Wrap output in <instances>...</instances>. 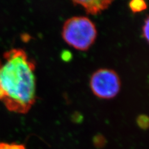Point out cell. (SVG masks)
<instances>
[{"label":"cell","mask_w":149,"mask_h":149,"mask_svg":"<svg viewBox=\"0 0 149 149\" xmlns=\"http://www.w3.org/2000/svg\"><path fill=\"white\" fill-rule=\"evenodd\" d=\"M0 149H10V144L5 142H0Z\"/></svg>","instance_id":"11"},{"label":"cell","mask_w":149,"mask_h":149,"mask_svg":"<svg viewBox=\"0 0 149 149\" xmlns=\"http://www.w3.org/2000/svg\"><path fill=\"white\" fill-rule=\"evenodd\" d=\"M72 57V54L69 52V51L67 50H64L62 54V58L65 61H69L70 60Z\"/></svg>","instance_id":"9"},{"label":"cell","mask_w":149,"mask_h":149,"mask_svg":"<svg viewBox=\"0 0 149 149\" xmlns=\"http://www.w3.org/2000/svg\"><path fill=\"white\" fill-rule=\"evenodd\" d=\"M36 64L21 49L6 51L0 58V101L13 113L26 114L34 104Z\"/></svg>","instance_id":"1"},{"label":"cell","mask_w":149,"mask_h":149,"mask_svg":"<svg viewBox=\"0 0 149 149\" xmlns=\"http://www.w3.org/2000/svg\"><path fill=\"white\" fill-rule=\"evenodd\" d=\"M137 122L139 126L142 129H147L148 127V118L146 115L139 116Z\"/></svg>","instance_id":"7"},{"label":"cell","mask_w":149,"mask_h":149,"mask_svg":"<svg viewBox=\"0 0 149 149\" xmlns=\"http://www.w3.org/2000/svg\"><path fill=\"white\" fill-rule=\"evenodd\" d=\"M10 149H26V147L22 144L13 143L10 144Z\"/></svg>","instance_id":"10"},{"label":"cell","mask_w":149,"mask_h":149,"mask_svg":"<svg viewBox=\"0 0 149 149\" xmlns=\"http://www.w3.org/2000/svg\"><path fill=\"white\" fill-rule=\"evenodd\" d=\"M93 143H94V146L97 148L100 149L102 148L105 146L106 143V140L105 139L104 136H102L101 134H99L94 137Z\"/></svg>","instance_id":"6"},{"label":"cell","mask_w":149,"mask_h":149,"mask_svg":"<svg viewBox=\"0 0 149 149\" xmlns=\"http://www.w3.org/2000/svg\"><path fill=\"white\" fill-rule=\"evenodd\" d=\"M148 31H149V19L147 17L144 22V24L142 28L143 36L145 37L146 40L148 41Z\"/></svg>","instance_id":"8"},{"label":"cell","mask_w":149,"mask_h":149,"mask_svg":"<svg viewBox=\"0 0 149 149\" xmlns=\"http://www.w3.org/2000/svg\"><path fill=\"white\" fill-rule=\"evenodd\" d=\"M129 8L133 13H136L146 10L147 4L143 0H132L129 3Z\"/></svg>","instance_id":"5"},{"label":"cell","mask_w":149,"mask_h":149,"mask_svg":"<svg viewBox=\"0 0 149 149\" xmlns=\"http://www.w3.org/2000/svg\"><path fill=\"white\" fill-rule=\"evenodd\" d=\"M64 40L73 48L86 51L95 42L97 36L96 26L86 17L75 16L68 19L62 29Z\"/></svg>","instance_id":"2"},{"label":"cell","mask_w":149,"mask_h":149,"mask_svg":"<svg viewBox=\"0 0 149 149\" xmlns=\"http://www.w3.org/2000/svg\"><path fill=\"white\" fill-rule=\"evenodd\" d=\"M113 3L111 0H90V1H73L74 5L82 6L87 14L96 15L108 8Z\"/></svg>","instance_id":"4"},{"label":"cell","mask_w":149,"mask_h":149,"mask_svg":"<svg viewBox=\"0 0 149 149\" xmlns=\"http://www.w3.org/2000/svg\"><path fill=\"white\" fill-rule=\"evenodd\" d=\"M90 88L94 94L102 99H111L120 89V80L113 70L102 68L96 71L91 77Z\"/></svg>","instance_id":"3"}]
</instances>
